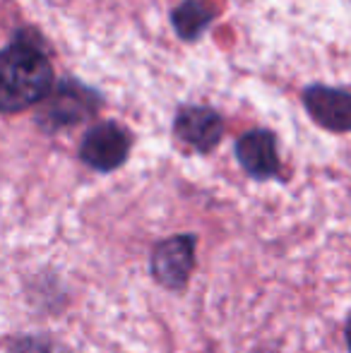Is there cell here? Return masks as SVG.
<instances>
[{
    "mask_svg": "<svg viewBox=\"0 0 351 353\" xmlns=\"http://www.w3.org/2000/svg\"><path fill=\"white\" fill-rule=\"evenodd\" d=\"M53 70L43 51L32 41H12L0 61V106L5 113L24 111L51 92Z\"/></svg>",
    "mask_w": 351,
    "mask_h": 353,
    "instance_id": "cell-1",
    "label": "cell"
},
{
    "mask_svg": "<svg viewBox=\"0 0 351 353\" xmlns=\"http://www.w3.org/2000/svg\"><path fill=\"white\" fill-rule=\"evenodd\" d=\"M130 154V135L111 121L97 123L80 142V159L99 173L116 171Z\"/></svg>",
    "mask_w": 351,
    "mask_h": 353,
    "instance_id": "cell-2",
    "label": "cell"
},
{
    "mask_svg": "<svg viewBox=\"0 0 351 353\" xmlns=\"http://www.w3.org/2000/svg\"><path fill=\"white\" fill-rule=\"evenodd\" d=\"M195 267V236H174L152 250V276L169 291H181Z\"/></svg>",
    "mask_w": 351,
    "mask_h": 353,
    "instance_id": "cell-3",
    "label": "cell"
},
{
    "mask_svg": "<svg viewBox=\"0 0 351 353\" xmlns=\"http://www.w3.org/2000/svg\"><path fill=\"white\" fill-rule=\"evenodd\" d=\"M97 94L77 82H61L53 89L51 99L41 113V123L48 130H61V128L75 125L87 121L99 108Z\"/></svg>",
    "mask_w": 351,
    "mask_h": 353,
    "instance_id": "cell-4",
    "label": "cell"
},
{
    "mask_svg": "<svg viewBox=\"0 0 351 353\" xmlns=\"http://www.w3.org/2000/svg\"><path fill=\"white\" fill-rule=\"evenodd\" d=\"M174 132L181 142L192 147L195 152L207 154L221 142L224 121L214 108L207 106H185L178 111L174 121Z\"/></svg>",
    "mask_w": 351,
    "mask_h": 353,
    "instance_id": "cell-5",
    "label": "cell"
},
{
    "mask_svg": "<svg viewBox=\"0 0 351 353\" xmlns=\"http://www.w3.org/2000/svg\"><path fill=\"white\" fill-rule=\"evenodd\" d=\"M305 111L318 125L332 132H351V94L315 84L303 92Z\"/></svg>",
    "mask_w": 351,
    "mask_h": 353,
    "instance_id": "cell-6",
    "label": "cell"
},
{
    "mask_svg": "<svg viewBox=\"0 0 351 353\" xmlns=\"http://www.w3.org/2000/svg\"><path fill=\"white\" fill-rule=\"evenodd\" d=\"M236 159L241 168L255 181H270L279 176L277 140L270 130H250L236 142Z\"/></svg>",
    "mask_w": 351,
    "mask_h": 353,
    "instance_id": "cell-7",
    "label": "cell"
},
{
    "mask_svg": "<svg viewBox=\"0 0 351 353\" xmlns=\"http://www.w3.org/2000/svg\"><path fill=\"white\" fill-rule=\"evenodd\" d=\"M212 17H214V12L202 0H183L174 12H171V24H174L176 34L181 39L195 41L212 24Z\"/></svg>",
    "mask_w": 351,
    "mask_h": 353,
    "instance_id": "cell-8",
    "label": "cell"
},
{
    "mask_svg": "<svg viewBox=\"0 0 351 353\" xmlns=\"http://www.w3.org/2000/svg\"><path fill=\"white\" fill-rule=\"evenodd\" d=\"M10 353H70V349L51 336H17L10 344Z\"/></svg>",
    "mask_w": 351,
    "mask_h": 353,
    "instance_id": "cell-9",
    "label": "cell"
},
{
    "mask_svg": "<svg viewBox=\"0 0 351 353\" xmlns=\"http://www.w3.org/2000/svg\"><path fill=\"white\" fill-rule=\"evenodd\" d=\"M344 336H347V346H349V351H351V315H349V320H347V327H344Z\"/></svg>",
    "mask_w": 351,
    "mask_h": 353,
    "instance_id": "cell-10",
    "label": "cell"
}]
</instances>
